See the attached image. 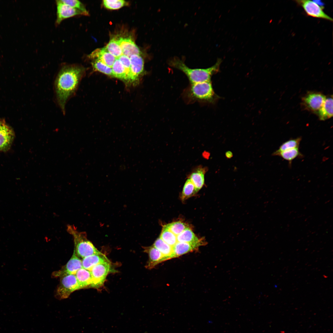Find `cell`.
I'll return each mask as SVG.
<instances>
[{"mask_svg": "<svg viewBox=\"0 0 333 333\" xmlns=\"http://www.w3.org/2000/svg\"><path fill=\"white\" fill-rule=\"evenodd\" d=\"M84 72V68L78 64L65 65L58 72L54 89L57 102L63 113L67 101L76 92Z\"/></svg>", "mask_w": 333, "mask_h": 333, "instance_id": "obj_1", "label": "cell"}, {"mask_svg": "<svg viewBox=\"0 0 333 333\" xmlns=\"http://www.w3.org/2000/svg\"><path fill=\"white\" fill-rule=\"evenodd\" d=\"M222 59H218L212 66L206 68H191L187 67L184 62L178 57H174L168 62L171 67L183 72L187 76L190 83H195L210 81L212 75L219 71Z\"/></svg>", "mask_w": 333, "mask_h": 333, "instance_id": "obj_2", "label": "cell"}, {"mask_svg": "<svg viewBox=\"0 0 333 333\" xmlns=\"http://www.w3.org/2000/svg\"><path fill=\"white\" fill-rule=\"evenodd\" d=\"M67 231L73 238L74 250L79 257L83 258L90 255L101 253L88 239L86 232L79 231L74 225L70 224L67 225Z\"/></svg>", "mask_w": 333, "mask_h": 333, "instance_id": "obj_3", "label": "cell"}, {"mask_svg": "<svg viewBox=\"0 0 333 333\" xmlns=\"http://www.w3.org/2000/svg\"><path fill=\"white\" fill-rule=\"evenodd\" d=\"M190 101L213 102L217 99L211 81L191 83L186 92Z\"/></svg>", "mask_w": 333, "mask_h": 333, "instance_id": "obj_4", "label": "cell"}, {"mask_svg": "<svg viewBox=\"0 0 333 333\" xmlns=\"http://www.w3.org/2000/svg\"><path fill=\"white\" fill-rule=\"evenodd\" d=\"M80 289L75 275H66L60 277L56 296L59 299L66 298L73 292Z\"/></svg>", "mask_w": 333, "mask_h": 333, "instance_id": "obj_5", "label": "cell"}, {"mask_svg": "<svg viewBox=\"0 0 333 333\" xmlns=\"http://www.w3.org/2000/svg\"><path fill=\"white\" fill-rule=\"evenodd\" d=\"M296 2L303 9L306 14L310 16L333 21V19L323 11L324 6H321L314 1L296 0Z\"/></svg>", "mask_w": 333, "mask_h": 333, "instance_id": "obj_6", "label": "cell"}, {"mask_svg": "<svg viewBox=\"0 0 333 333\" xmlns=\"http://www.w3.org/2000/svg\"><path fill=\"white\" fill-rule=\"evenodd\" d=\"M326 98L323 94L318 92H310L302 99V105L305 109L317 113L323 106Z\"/></svg>", "mask_w": 333, "mask_h": 333, "instance_id": "obj_7", "label": "cell"}, {"mask_svg": "<svg viewBox=\"0 0 333 333\" xmlns=\"http://www.w3.org/2000/svg\"><path fill=\"white\" fill-rule=\"evenodd\" d=\"M110 269L109 262L100 263L90 271L92 277L91 287L98 288L104 284Z\"/></svg>", "mask_w": 333, "mask_h": 333, "instance_id": "obj_8", "label": "cell"}, {"mask_svg": "<svg viewBox=\"0 0 333 333\" xmlns=\"http://www.w3.org/2000/svg\"><path fill=\"white\" fill-rule=\"evenodd\" d=\"M82 268V261L74 250L71 257L67 263L60 269L53 272L52 276L61 277L69 274H75L77 271Z\"/></svg>", "mask_w": 333, "mask_h": 333, "instance_id": "obj_9", "label": "cell"}, {"mask_svg": "<svg viewBox=\"0 0 333 333\" xmlns=\"http://www.w3.org/2000/svg\"><path fill=\"white\" fill-rule=\"evenodd\" d=\"M14 137V134L12 129L4 120L0 119V151L8 150Z\"/></svg>", "mask_w": 333, "mask_h": 333, "instance_id": "obj_10", "label": "cell"}, {"mask_svg": "<svg viewBox=\"0 0 333 333\" xmlns=\"http://www.w3.org/2000/svg\"><path fill=\"white\" fill-rule=\"evenodd\" d=\"M56 25H59L64 20L78 15H84L81 11L63 2L56 0Z\"/></svg>", "mask_w": 333, "mask_h": 333, "instance_id": "obj_11", "label": "cell"}, {"mask_svg": "<svg viewBox=\"0 0 333 333\" xmlns=\"http://www.w3.org/2000/svg\"><path fill=\"white\" fill-rule=\"evenodd\" d=\"M130 82L137 80L139 76L143 72L144 61L140 55H134L130 58Z\"/></svg>", "mask_w": 333, "mask_h": 333, "instance_id": "obj_12", "label": "cell"}, {"mask_svg": "<svg viewBox=\"0 0 333 333\" xmlns=\"http://www.w3.org/2000/svg\"><path fill=\"white\" fill-rule=\"evenodd\" d=\"M205 241L197 243H187L177 242L172 247L174 258L178 257L198 249L201 246L206 245Z\"/></svg>", "mask_w": 333, "mask_h": 333, "instance_id": "obj_13", "label": "cell"}, {"mask_svg": "<svg viewBox=\"0 0 333 333\" xmlns=\"http://www.w3.org/2000/svg\"><path fill=\"white\" fill-rule=\"evenodd\" d=\"M117 40L121 48L123 55L129 58L134 55H140L141 51L140 49L130 38L120 37Z\"/></svg>", "mask_w": 333, "mask_h": 333, "instance_id": "obj_14", "label": "cell"}, {"mask_svg": "<svg viewBox=\"0 0 333 333\" xmlns=\"http://www.w3.org/2000/svg\"><path fill=\"white\" fill-rule=\"evenodd\" d=\"M92 59H97L107 66L112 68L117 58L110 53L105 47L97 49L88 56Z\"/></svg>", "mask_w": 333, "mask_h": 333, "instance_id": "obj_15", "label": "cell"}, {"mask_svg": "<svg viewBox=\"0 0 333 333\" xmlns=\"http://www.w3.org/2000/svg\"><path fill=\"white\" fill-rule=\"evenodd\" d=\"M145 251L149 255V260L146 266L151 269L159 263L167 260L166 257L154 246L145 248Z\"/></svg>", "mask_w": 333, "mask_h": 333, "instance_id": "obj_16", "label": "cell"}, {"mask_svg": "<svg viewBox=\"0 0 333 333\" xmlns=\"http://www.w3.org/2000/svg\"><path fill=\"white\" fill-rule=\"evenodd\" d=\"M81 261L82 268L90 271L100 263L109 262L106 257L102 253L88 256L83 258Z\"/></svg>", "mask_w": 333, "mask_h": 333, "instance_id": "obj_17", "label": "cell"}, {"mask_svg": "<svg viewBox=\"0 0 333 333\" xmlns=\"http://www.w3.org/2000/svg\"><path fill=\"white\" fill-rule=\"evenodd\" d=\"M207 171L206 168L199 167L193 171L190 175L189 178L198 191L200 189L204 184V176Z\"/></svg>", "mask_w": 333, "mask_h": 333, "instance_id": "obj_18", "label": "cell"}, {"mask_svg": "<svg viewBox=\"0 0 333 333\" xmlns=\"http://www.w3.org/2000/svg\"><path fill=\"white\" fill-rule=\"evenodd\" d=\"M75 275L80 289L91 286L92 277L90 271L82 268Z\"/></svg>", "mask_w": 333, "mask_h": 333, "instance_id": "obj_19", "label": "cell"}, {"mask_svg": "<svg viewBox=\"0 0 333 333\" xmlns=\"http://www.w3.org/2000/svg\"><path fill=\"white\" fill-rule=\"evenodd\" d=\"M321 121H325L333 116L332 97L326 98L325 101L317 113Z\"/></svg>", "mask_w": 333, "mask_h": 333, "instance_id": "obj_20", "label": "cell"}, {"mask_svg": "<svg viewBox=\"0 0 333 333\" xmlns=\"http://www.w3.org/2000/svg\"><path fill=\"white\" fill-rule=\"evenodd\" d=\"M153 246L158 249L167 260L174 258L173 247L165 242L160 237L155 240Z\"/></svg>", "mask_w": 333, "mask_h": 333, "instance_id": "obj_21", "label": "cell"}, {"mask_svg": "<svg viewBox=\"0 0 333 333\" xmlns=\"http://www.w3.org/2000/svg\"><path fill=\"white\" fill-rule=\"evenodd\" d=\"M177 242L187 243H197L204 241V239L198 238L188 227L177 236Z\"/></svg>", "mask_w": 333, "mask_h": 333, "instance_id": "obj_22", "label": "cell"}, {"mask_svg": "<svg viewBox=\"0 0 333 333\" xmlns=\"http://www.w3.org/2000/svg\"><path fill=\"white\" fill-rule=\"evenodd\" d=\"M299 148H296L281 152L277 154L276 156H279L287 161L289 166L291 167L293 160L297 158L303 157V155L300 151Z\"/></svg>", "mask_w": 333, "mask_h": 333, "instance_id": "obj_23", "label": "cell"}, {"mask_svg": "<svg viewBox=\"0 0 333 333\" xmlns=\"http://www.w3.org/2000/svg\"><path fill=\"white\" fill-rule=\"evenodd\" d=\"M302 139L301 137L290 139L282 144L273 153L272 155L276 156L277 154L281 152L299 148Z\"/></svg>", "mask_w": 333, "mask_h": 333, "instance_id": "obj_24", "label": "cell"}, {"mask_svg": "<svg viewBox=\"0 0 333 333\" xmlns=\"http://www.w3.org/2000/svg\"><path fill=\"white\" fill-rule=\"evenodd\" d=\"M112 68L113 76L126 81L127 71L117 58L115 60Z\"/></svg>", "mask_w": 333, "mask_h": 333, "instance_id": "obj_25", "label": "cell"}, {"mask_svg": "<svg viewBox=\"0 0 333 333\" xmlns=\"http://www.w3.org/2000/svg\"><path fill=\"white\" fill-rule=\"evenodd\" d=\"M160 238L172 247L177 242V236L165 226L163 228Z\"/></svg>", "mask_w": 333, "mask_h": 333, "instance_id": "obj_26", "label": "cell"}, {"mask_svg": "<svg viewBox=\"0 0 333 333\" xmlns=\"http://www.w3.org/2000/svg\"><path fill=\"white\" fill-rule=\"evenodd\" d=\"M198 191L188 178L186 181L183 189L182 198L183 200L190 197L196 193Z\"/></svg>", "mask_w": 333, "mask_h": 333, "instance_id": "obj_27", "label": "cell"}, {"mask_svg": "<svg viewBox=\"0 0 333 333\" xmlns=\"http://www.w3.org/2000/svg\"><path fill=\"white\" fill-rule=\"evenodd\" d=\"M106 50L117 58L122 55L121 48L117 40L113 38L111 39L105 47Z\"/></svg>", "mask_w": 333, "mask_h": 333, "instance_id": "obj_28", "label": "cell"}, {"mask_svg": "<svg viewBox=\"0 0 333 333\" xmlns=\"http://www.w3.org/2000/svg\"><path fill=\"white\" fill-rule=\"evenodd\" d=\"M93 68L105 74L113 76L112 68L109 67L97 59H94L92 63Z\"/></svg>", "mask_w": 333, "mask_h": 333, "instance_id": "obj_29", "label": "cell"}, {"mask_svg": "<svg viewBox=\"0 0 333 333\" xmlns=\"http://www.w3.org/2000/svg\"><path fill=\"white\" fill-rule=\"evenodd\" d=\"M165 226L176 236L187 228L185 224L180 221L172 223Z\"/></svg>", "mask_w": 333, "mask_h": 333, "instance_id": "obj_30", "label": "cell"}, {"mask_svg": "<svg viewBox=\"0 0 333 333\" xmlns=\"http://www.w3.org/2000/svg\"><path fill=\"white\" fill-rule=\"evenodd\" d=\"M62 2L84 13V15H89L84 4L80 1L77 0H60Z\"/></svg>", "mask_w": 333, "mask_h": 333, "instance_id": "obj_31", "label": "cell"}, {"mask_svg": "<svg viewBox=\"0 0 333 333\" xmlns=\"http://www.w3.org/2000/svg\"><path fill=\"white\" fill-rule=\"evenodd\" d=\"M103 3L104 6L108 9L116 10L125 5L126 2L123 0H104Z\"/></svg>", "mask_w": 333, "mask_h": 333, "instance_id": "obj_32", "label": "cell"}, {"mask_svg": "<svg viewBox=\"0 0 333 333\" xmlns=\"http://www.w3.org/2000/svg\"><path fill=\"white\" fill-rule=\"evenodd\" d=\"M225 155L227 158H230L232 157L233 156V154L232 152L230 151H227L225 153Z\"/></svg>", "mask_w": 333, "mask_h": 333, "instance_id": "obj_33", "label": "cell"}]
</instances>
